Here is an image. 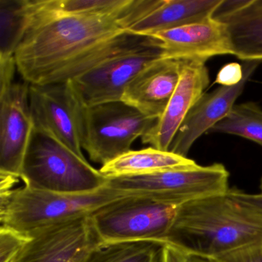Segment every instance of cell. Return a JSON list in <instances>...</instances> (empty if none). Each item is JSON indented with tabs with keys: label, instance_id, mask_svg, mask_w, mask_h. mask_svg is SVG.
<instances>
[{
	"label": "cell",
	"instance_id": "1",
	"mask_svg": "<svg viewBox=\"0 0 262 262\" xmlns=\"http://www.w3.org/2000/svg\"><path fill=\"white\" fill-rule=\"evenodd\" d=\"M27 26L16 53L18 73L33 85L50 84L62 70L102 42L125 33L126 16L65 15L26 0Z\"/></svg>",
	"mask_w": 262,
	"mask_h": 262
},
{
	"label": "cell",
	"instance_id": "2",
	"mask_svg": "<svg viewBox=\"0 0 262 262\" xmlns=\"http://www.w3.org/2000/svg\"><path fill=\"white\" fill-rule=\"evenodd\" d=\"M262 244V212L226 192L180 205L165 245L186 256L214 259Z\"/></svg>",
	"mask_w": 262,
	"mask_h": 262
},
{
	"label": "cell",
	"instance_id": "3",
	"mask_svg": "<svg viewBox=\"0 0 262 262\" xmlns=\"http://www.w3.org/2000/svg\"><path fill=\"white\" fill-rule=\"evenodd\" d=\"M124 197L108 187L95 192L64 194L24 186L0 193L1 226L26 235L81 217Z\"/></svg>",
	"mask_w": 262,
	"mask_h": 262
},
{
	"label": "cell",
	"instance_id": "4",
	"mask_svg": "<svg viewBox=\"0 0 262 262\" xmlns=\"http://www.w3.org/2000/svg\"><path fill=\"white\" fill-rule=\"evenodd\" d=\"M20 179L25 186L64 194L95 192L108 178L53 137L33 126L23 161Z\"/></svg>",
	"mask_w": 262,
	"mask_h": 262
},
{
	"label": "cell",
	"instance_id": "5",
	"mask_svg": "<svg viewBox=\"0 0 262 262\" xmlns=\"http://www.w3.org/2000/svg\"><path fill=\"white\" fill-rule=\"evenodd\" d=\"M179 207L146 196H124L99 208L90 219L103 245L154 242L165 245Z\"/></svg>",
	"mask_w": 262,
	"mask_h": 262
},
{
	"label": "cell",
	"instance_id": "6",
	"mask_svg": "<svg viewBox=\"0 0 262 262\" xmlns=\"http://www.w3.org/2000/svg\"><path fill=\"white\" fill-rule=\"evenodd\" d=\"M158 119L148 117L122 101L84 106L80 111L82 149L102 165L131 151L133 142L145 136Z\"/></svg>",
	"mask_w": 262,
	"mask_h": 262
},
{
	"label": "cell",
	"instance_id": "7",
	"mask_svg": "<svg viewBox=\"0 0 262 262\" xmlns=\"http://www.w3.org/2000/svg\"><path fill=\"white\" fill-rule=\"evenodd\" d=\"M229 172L222 164L196 165L139 176L108 178L105 186L123 196H146L176 205L228 191Z\"/></svg>",
	"mask_w": 262,
	"mask_h": 262
},
{
	"label": "cell",
	"instance_id": "8",
	"mask_svg": "<svg viewBox=\"0 0 262 262\" xmlns=\"http://www.w3.org/2000/svg\"><path fill=\"white\" fill-rule=\"evenodd\" d=\"M156 39V38H155ZM165 59L159 40L113 58L75 79L72 86L84 106L122 100L128 84L144 68Z\"/></svg>",
	"mask_w": 262,
	"mask_h": 262
},
{
	"label": "cell",
	"instance_id": "9",
	"mask_svg": "<svg viewBox=\"0 0 262 262\" xmlns=\"http://www.w3.org/2000/svg\"><path fill=\"white\" fill-rule=\"evenodd\" d=\"M29 95L33 125L50 133L79 157L85 159L80 136L82 103L71 82L30 84Z\"/></svg>",
	"mask_w": 262,
	"mask_h": 262
},
{
	"label": "cell",
	"instance_id": "10",
	"mask_svg": "<svg viewBox=\"0 0 262 262\" xmlns=\"http://www.w3.org/2000/svg\"><path fill=\"white\" fill-rule=\"evenodd\" d=\"M30 237L13 262H83L103 245L90 216L41 230Z\"/></svg>",
	"mask_w": 262,
	"mask_h": 262
},
{
	"label": "cell",
	"instance_id": "11",
	"mask_svg": "<svg viewBox=\"0 0 262 262\" xmlns=\"http://www.w3.org/2000/svg\"><path fill=\"white\" fill-rule=\"evenodd\" d=\"M30 85L24 80L0 90V174L17 179L34 126Z\"/></svg>",
	"mask_w": 262,
	"mask_h": 262
},
{
	"label": "cell",
	"instance_id": "12",
	"mask_svg": "<svg viewBox=\"0 0 262 262\" xmlns=\"http://www.w3.org/2000/svg\"><path fill=\"white\" fill-rule=\"evenodd\" d=\"M260 61H245L243 80L234 86H221L211 93H204L190 110L178 130L169 151L187 157L193 144L204 133H208L216 124L225 119L241 96L248 79L260 64Z\"/></svg>",
	"mask_w": 262,
	"mask_h": 262
},
{
	"label": "cell",
	"instance_id": "13",
	"mask_svg": "<svg viewBox=\"0 0 262 262\" xmlns=\"http://www.w3.org/2000/svg\"><path fill=\"white\" fill-rule=\"evenodd\" d=\"M205 62L182 61L177 87L162 116L155 126L142 138V143L163 151L169 147L190 110L204 94L209 84Z\"/></svg>",
	"mask_w": 262,
	"mask_h": 262
},
{
	"label": "cell",
	"instance_id": "14",
	"mask_svg": "<svg viewBox=\"0 0 262 262\" xmlns=\"http://www.w3.org/2000/svg\"><path fill=\"white\" fill-rule=\"evenodd\" d=\"M150 37L160 41L165 59L205 62L214 56L233 55L226 28L214 16Z\"/></svg>",
	"mask_w": 262,
	"mask_h": 262
},
{
	"label": "cell",
	"instance_id": "15",
	"mask_svg": "<svg viewBox=\"0 0 262 262\" xmlns=\"http://www.w3.org/2000/svg\"><path fill=\"white\" fill-rule=\"evenodd\" d=\"M182 64L177 59H161L147 66L128 84L121 101L159 119L179 83Z\"/></svg>",
	"mask_w": 262,
	"mask_h": 262
},
{
	"label": "cell",
	"instance_id": "16",
	"mask_svg": "<svg viewBox=\"0 0 262 262\" xmlns=\"http://www.w3.org/2000/svg\"><path fill=\"white\" fill-rule=\"evenodd\" d=\"M214 18L225 25L233 56L262 62V0H224Z\"/></svg>",
	"mask_w": 262,
	"mask_h": 262
},
{
	"label": "cell",
	"instance_id": "17",
	"mask_svg": "<svg viewBox=\"0 0 262 262\" xmlns=\"http://www.w3.org/2000/svg\"><path fill=\"white\" fill-rule=\"evenodd\" d=\"M224 0H163L160 6L133 24L128 32L151 36L214 16Z\"/></svg>",
	"mask_w": 262,
	"mask_h": 262
},
{
	"label": "cell",
	"instance_id": "18",
	"mask_svg": "<svg viewBox=\"0 0 262 262\" xmlns=\"http://www.w3.org/2000/svg\"><path fill=\"white\" fill-rule=\"evenodd\" d=\"M196 165L188 157L150 147L138 151L131 150L102 165L99 171L105 177L113 178L150 174Z\"/></svg>",
	"mask_w": 262,
	"mask_h": 262
},
{
	"label": "cell",
	"instance_id": "19",
	"mask_svg": "<svg viewBox=\"0 0 262 262\" xmlns=\"http://www.w3.org/2000/svg\"><path fill=\"white\" fill-rule=\"evenodd\" d=\"M40 7L65 15H114L135 21L136 0H37Z\"/></svg>",
	"mask_w": 262,
	"mask_h": 262
},
{
	"label": "cell",
	"instance_id": "20",
	"mask_svg": "<svg viewBox=\"0 0 262 262\" xmlns=\"http://www.w3.org/2000/svg\"><path fill=\"white\" fill-rule=\"evenodd\" d=\"M27 26L26 0H0V60L15 57Z\"/></svg>",
	"mask_w": 262,
	"mask_h": 262
},
{
	"label": "cell",
	"instance_id": "21",
	"mask_svg": "<svg viewBox=\"0 0 262 262\" xmlns=\"http://www.w3.org/2000/svg\"><path fill=\"white\" fill-rule=\"evenodd\" d=\"M163 246L154 242L105 244L95 248L83 262H160Z\"/></svg>",
	"mask_w": 262,
	"mask_h": 262
},
{
	"label": "cell",
	"instance_id": "22",
	"mask_svg": "<svg viewBox=\"0 0 262 262\" xmlns=\"http://www.w3.org/2000/svg\"><path fill=\"white\" fill-rule=\"evenodd\" d=\"M208 133L234 135L262 146V110L251 102L235 105Z\"/></svg>",
	"mask_w": 262,
	"mask_h": 262
},
{
	"label": "cell",
	"instance_id": "23",
	"mask_svg": "<svg viewBox=\"0 0 262 262\" xmlns=\"http://www.w3.org/2000/svg\"><path fill=\"white\" fill-rule=\"evenodd\" d=\"M30 236L8 227L0 228V262H13L30 240Z\"/></svg>",
	"mask_w": 262,
	"mask_h": 262
},
{
	"label": "cell",
	"instance_id": "24",
	"mask_svg": "<svg viewBox=\"0 0 262 262\" xmlns=\"http://www.w3.org/2000/svg\"><path fill=\"white\" fill-rule=\"evenodd\" d=\"M214 260L217 262H262V244L235 250Z\"/></svg>",
	"mask_w": 262,
	"mask_h": 262
},
{
	"label": "cell",
	"instance_id": "25",
	"mask_svg": "<svg viewBox=\"0 0 262 262\" xmlns=\"http://www.w3.org/2000/svg\"><path fill=\"white\" fill-rule=\"evenodd\" d=\"M245 77L243 66L231 62L224 66L216 76L215 82L222 86H234L240 83Z\"/></svg>",
	"mask_w": 262,
	"mask_h": 262
},
{
	"label": "cell",
	"instance_id": "26",
	"mask_svg": "<svg viewBox=\"0 0 262 262\" xmlns=\"http://www.w3.org/2000/svg\"><path fill=\"white\" fill-rule=\"evenodd\" d=\"M231 194L239 200L248 204L262 212V194H248L240 190L231 189Z\"/></svg>",
	"mask_w": 262,
	"mask_h": 262
},
{
	"label": "cell",
	"instance_id": "27",
	"mask_svg": "<svg viewBox=\"0 0 262 262\" xmlns=\"http://www.w3.org/2000/svg\"><path fill=\"white\" fill-rule=\"evenodd\" d=\"M160 262H188V257L183 253L170 245H164Z\"/></svg>",
	"mask_w": 262,
	"mask_h": 262
},
{
	"label": "cell",
	"instance_id": "28",
	"mask_svg": "<svg viewBox=\"0 0 262 262\" xmlns=\"http://www.w3.org/2000/svg\"><path fill=\"white\" fill-rule=\"evenodd\" d=\"M188 262H217L213 259L205 258V257H195V256H187Z\"/></svg>",
	"mask_w": 262,
	"mask_h": 262
},
{
	"label": "cell",
	"instance_id": "29",
	"mask_svg": "<svg viewBox=\"0 0 262 262\" xmlns=\"http://www.w3.org/2000/svg\"><path fill=\"white\" fill-rule=\"evenodd\" d=\"M260 194H262V179L260 181Z\"/></svg>",
	"mask_w": 262,
	"mask_h": 262
}]
</instances>
